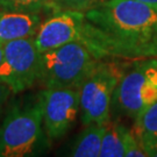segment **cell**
<instances>
[{"label":"cell","instance_id":"1","mask_svg":"<svg viewBox=\"0 0 157 157\" xmlns=\"http://www.w3.org/2000/svg\"><path fill=\"white\" fill-rule=\"evenodd\" d=\"M80 41L100 59L157 57V7L137 0H102L85 13Z\"/></svg>","mask_w":157,"mask_h":157},{"label":"cell","instance_id":"2","mask_svg":"<svg viewBox=\"0 0 157 157\" xmlns=\"http://www.w3.org/2000/svg\"><path fill=\"white\" fill-rule=\"evenodd\" d=\"M43 126L42 95L10 99L0 124V157L41 156L50 149Z\"/></svg>","mask_w":157,"mask_h":157},{"label":"cell","instance_id":"3","mask_svg":"<svg viewBox=\"0 0 157 157\" xmlns=\"http://www.w3.org/2000/svg\"><path fill=\"white\" fill-rule=\"evenodd\" d=\"M100 58L83 41H73L41 55L39 84L44 89H79Z\"/></svg>","mask_w":157,"mask_h":157},{"label":"cell","instance_id":"4","mask_svg":"<svg viewBox=\"0 0 157 157\" xmlns=\"http://www.w3.org/2000/svg\"><path fill=\"white\" fill-rule=\"evenodd\" d=\"M124 69V64L102 58L86 76L78 89L79 118L84 126L111 120L113 93Z\"/></svg>","mask_w":157,"mask_h":157},{"label":"cell","instance_id":"5","mask_svg":"<svg viewBox=\"0 0 157 157\" xmlns=\"http://www.w3.org/2000/svg\"><path fill=\"white\" fill-rule=\"evenodd\" d=\"M157 100V57L139 59L124 69L113 93L112 112L135 119Z\"/></svg>","mask_w":157,"mask_h":157},{"label":"cell","instance_id":"6","mask_svg":"<svg viewBox=\"0 0 157 157\" xmlns=\"http://www.w3.org/2000/svg\"><path fill=\"white\" fill-rule=\"evenodd\" d=\"M2 49L0 82L7 85L13 94L22 93L39 83L41 54L35 47L34 36L7 42Z\"/></svg>","mask_w":157,"mask_h":157},{"label":"cell","instance_id":"7","mask_svg":"<svg viewBox=\"0 0 157 157\" xmlns=\"http://www.w3.org/2000/svg\"><path fill=\"white\" fill-rule=\"evenodd\" d=\"M42 95L43 126L50 141L64 137L79 115L78 89H44Z\"/></svg>","mask_w":157,"mask_h":157},{"label":"cell","instance_id":"8","mask_svg":"<svg viewBox=\"0 0 157 157\" xmlns=\"http://www.w3.org/2000/svg\"><path fill=\"white\" fill-rule=\"evenodd\" d=\"M85 13L73 11L56 12L42 21L34 36L35 47L40 54L82 39Z\"/></svg>","mask_w":157,"mask_h":157},{"label":"cell","instance_id":"9","mask_svg":"<svg viewBox=\"0 0 157 157\" xmlns=\"http://www.w3.org/2000/svg\"><path fill=\"white\" fill-rule=\"evenodd\" d=\"M42 17L40 13L10 11L0 8V44L14 40L33 37L39 30Z\"/></svg>","mask_w":157,"mask_h":157},{"label":"cell","instance_id":"10","mask_svg":"<svg viewBox=\"0 0 157 157\" xmlns=\"http://www.w3.org/2000/svg\"><path fill=\"white\" fill-rule=\"evenodd\" d=\"M104 129L105 124H86L72 141L67 155L72 157H98L100 155Z\"/></svg>","mask_w":157,"mask_h":157},{"label":"cell","instance_id":"11","mask_svg":"<svg viewBox=\"0 0 157 157\" xmlns=\"http://www.w3.org/2000/svg\"><path fill=\"white\" fill-rule=\"evenodd\" d=\"M135 134L146 154L157 147V100L135 119Z\"/></svg>","mask_w":157,"mask_h":157},{"label":"cell","instance_id":"12","mask_svg":"<svg viewBox=\"0 0 157 157\" xmlns=\"http://www.w3.org/2000/svg\"><path fill=\"white\" fill-rule=\"evenodd\" d=\"M128 127L120 122L108 121L105 124V129L101 140V157H124V140Z\"/></svg>","mask_w":157,"mask_h":157},{"label":"cell","instance_id":"13","mask_svg":"<svg viewBox=\"0 0 157 157\" xmlns=\"http://www.w3.org/2000/svg\"><path fill=\"white\" fill-rule=\"evenodd\" d=\"M102 0H49L45 12L49 14L63 11H73L86 13L101 2Z\"/></svg>","mask_w":157,"mask_h":157},{"label":"cell","instance_id":"14","mask_svg":"<svg viewBox=\"0 0 157 157\" xmlns=\"http://www.w3.org/2000/svg\"><path fill=\"white\" fill-rule=\"evenodd\" d=\"M49 0H5L1 8L25 13H40L45 11Z\"/></svg>","mask_w":157,"mask_h":157},{"label":"cell","instance_id":"15","mask_svg":"<svg viewBox=\"0 0 157 157\" xmlns=\"http://www.w3.org/2000/svg\"><path fill=\"white\" fill-rule=\"evenodd\" d=\"M147 154L135 133L128 129L124 140V157H146Z\"/></svg>","mask_w":157,"mask_h":157},{"label":"cell","instance_id":"16","mask_svg":"<svg viewBox=\"0 0 157 157\" xmlns=\"http://www.w3.org/2000/svg\"><path fill=\"white\" fill-rule=\"evenodd\" d=\"M12 94L13 92L11 91V89L2 82H0V120L5 114L6 107H7V104L11 99Z\"/></svg>","mask_w":157,"mask_h":157},{"label":"cell","instance_id":"17","mask_svg":"<svg viewBox=\"0 0 157 157\" xmlns=\"http://www.w3.org/2000/svg\"><path fill=\"white\" fill-rule=\"evenodd\" d=\"M147 156L149 157H157V147H155L154 149H151L150 151L147 152Z\"/></svg>","mask_w":157,"mask_h":157},{"label":"cell","instance_id":"18","mask_svg":"<svg viewBox=\"0 0 157 157\" xmlns=\"http://www.w3.org/2000/svg\"><path fill=\"white\" fill-rule=\"evenodd\" d=\"M137 1H141V2H146V4H149V5L156 6V7H157V0H137Z\"/></svg>","mask_w":157,"mask_h":157},{"label":"cell","instance_id":"19","mask_svg":"<svg viewBox=\"0 0 157 157\" xmlns=\"http://www.w3.org/2000/svg\"><path fill=\"white\" fill-rule=\"evenodd\" d=\"M2 55H4V49H2V45L0 44V63H1V59H2Z\"/></svg>","mask_w":157,"mask_h":157},{"label":"cell","instance_id":"20","mask_svg":"<svg viewBox=\"0 0 157 157\" xmlns=\"http://www.w3.org/2000/svg\"><path fill=\"white\" fill-rule=\"evenodd\" d=\"M4 1H5V0H0V8L2 7V4H4Z\"/></svg>","mask_w":157,"mask_h":157}]
</instances>
